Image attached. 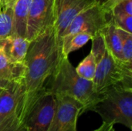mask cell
<instances>
[{"label": "cell", "mask_w": 132, "mask_h": 131, "mask_svg": "<svg viewBox=\"0 0 132 131\" xmlns=\"http://www.w3.org/2000/svg\"><path fill=\"white\" fill-rule=\"evenodd\" d=\"M61 56V46L53 27L31 41L24 60L23 92L16 113L22 123L45 91Z\"/></svg>", "instance_id": "obj_1"}, {"label": "cell", "mask_w": 132, "mask_h": 131, "mask_svg": "<svg viewBox=\"0 0 132 131\" xmlns=\"http://www.w3.org/2000/svg\"><path fill=\"white\" fill-rule=\"evenodd\" d=\"M45 90L54 96L70 97L83 106V113L91 111L101 98L93 82L80 77L68 57L61 56L53 73L46 81Z\"/></svg>", "instance_id": "obj_2"}, {"label": "cell", "mask_w": 132, "mask_h": 131, "mask_svg": "<svg viewBox=\"0 0 132 131\" xmlns=\"http://www.w3.org/2000/svg\"><path fill=\"white\" fill-rule=\"evenodd\" d=\"M91 53L96 63V72L92 80L94 90L102 94L109 87L121 84L132 88V64L121 63L108 51L101 32L92 39Z\"/></svg>", "instance_id": "obj_3"}, {"label": "cell", "mask_w": 132, "mask_h": 131, "mask_svg": "<svg viewBox=\"0 0 132 131\" xmlns=\"http://www.w3.org/2000/svg\"><path fill=\"white\" fill-rule=\"evenodd\" d=\"M101 117L103 123L120 124L132 130V88L118 84L101 94L91 109Z\"/></svg>", "instance_id": "obj_4"}, {"label": "cell", "mask_w": 132, "mask_h": 131, "mask_svg": "<svg viewBox=\"0 0 132 131\" xmlns=\"http://www.w3.org/2000/svg\"><path fill=\"white\" fill-rule=\"evenodd\" d=\"M102 6L96 2L80 12L63 32L60 43L67 41L72 36L79 32H86L93 37L100 33L111 18Z\"/></svg>", "instance_id": "obj_5"}, {"label": "cell", "mask_w": 132, "mask_h": 131, "mask_svg": "<svg viewBox=\"0 0 132 131\" xmlns=\"http://www.w3.org/2000/svg\"><path fill=\"white\" fill-rule=\"evenodd\" d=\"M56 107V97L45 90L36 100L23 121L26 130H48L55 114Z\"/></svg>", "instance_id": "obj_6"}, {"label": "cell", "mask_w": 132, "mask_h": 131, "mask_svg": "<svg viewBox=\"0 0 132 131\" xmlns=\"http://www.w3.org/2000/svg\"><path fill=\"white\" fill-rule=\"evenodd\" d=\"M55 97L56 111L47 131H77V123L82 114V104L70 97Z\"/></svg>", "instance_id": "obj_7"}, {"label": "cell", "mask_w": 132, "mask_h": 131, "mask_svg": "<svg viewBox=\"0 0 132 131\" xmlns=\"http://www.w3.org/2000/svg\"><path fill=\"white\" fill-rule=\"evenodd\" d=\"M54 20L53 0H32L29 9L26 38L32 41L53 27Z\"/></svg>", "instance_id": "obj_8"}, {"label": "cell", "mask_w": 132, "mask_h": 131, "mask_svg": "<svg viewBox=\"0 0 132 131\" xmlns=\"http://www.w3.org/2000/svg\"><path fill=\"white\" fill-rule=\"evenodd\" d=\"M94 3H96L95 0H53V28L59 42L63 32L72 20L80 12Z\"/></svg>", "instance_id": "obj_9"}, {"label": "cell", "mask_w": 132, "mask_h": 131, "mask_svg": "<svg viewBox=\"0 0 132 131\" xmlns=\"http://www.w3.org/2000/svg\"><path fill=\"white\" fill-rule=\"evenodd\" d=\"M22 92V80L12 82L2 90L0 93V124L7 118L17 113Z\"/></svg>", "instance_id": "obj_10"}, {"label": "cell", "mask_w": 132, "mask_h": 131, "mask_svg": "<svg viewBox=\"0 0 132 131\" xmlns=\"http://www.w3.org/2000/svg\"><path fill=\"white\" fill-rule=\"evenodd\" d=\"M30 42L25 37L11 34L0 39V49L10 63L22 65Z\"/></svg>", "instance_id": "obj_11"}, {"label": "cell", "mask_w": 132, "mask_h": 131, "mask_svg": "<svg viewBox=\"0 0 132 131\" xmlns=\"http://www.w3.org/2000/svg\"><path fill=\"white\" fill-rule=\"evenodd\" d=\"M101 34L104 37L106 48L111 55L118 61L128 64H132L126 62L124 59L122 54L121 40L118 32L117 27L114 24L111 17L104 28L101 30Z\"/></svg>", "instance_id": "obj_12"}, {"label": "cell", "mask_w": 132, "mask_h": 131, "mask_svg": "<svg viewBox=\"0 0 132 131\" xmlns=\"http://www.w3.org/2000/svg\"><path fill=\"white\" fill-rule=\"evenodd\" d=\"M32 0H16L12 7V34L26 38L27 21Z\"/></svg>", "instance_id": "obj_13"}, {"label": "cell", "mask_w": 132, "mask_h": 131, "mask_svg": "<svg viewBox=\"0 0 132 131\" xmlns=\"http://www.w3.org/2000/svg\"><path fill=\"white\" fill-rule=\"evenodd\" d=\"M25 73V66L10 63L0 49V83L6 88L10 83L22 81Z\"/></svg>", "instance_id": "obj_14"}, {"label": "cell", "mask_w": 132, "mask_h": 131, "mask_svg": "<svg viewBox=\"0 0 132 131\" xmlns=\"http://www.w3.org/2000/svg\"><path fill=\"white\" fill-rule=\"evenodd\" d=\"M93 36L86 32H79L72 36L67 41L61 44V55L63 57H68L72 52L78 50L85 46Z\"/></svg>", "instance_id": "obj_15"}, {"label": "cell", "mask_w": 132, "mask_h": 131, "mask_svg": "<svg viewBox=\"0 0 132 131\" xmlns=\"http://www.w3.org/2000/svg\"><path fill=\"white\" fill-rule=\"evenodd\" d=\"M96 67V60L90 51L89 54L75 68V70L80 77L92 81L95 76Z\"/></svg>", "instance_id": "obj_16"}, {"label": "cell", "mask_w": 132, "mask_h": 131, "mask_svg": "<svg viewBox=\"0 0 132 131\" xmlns=\"http://www.w3.org/2000/svg\"><path fill=\"white\" fill-rule=\"evenodd\" d=\"M12 8L0 12V39L12 34Z\"/></svg>", "instance_id": "obj_17"}, {"label": "cell", "mask_w": 132, "mask_h": 131, "mask_svg": "<svg viewBox=\"0 0 132 131\" xmlns=\"http://www.w3.org/2000/svg\"><path fill=\"white\" fill-rule=\"evenodd\" d=\"M117 30L121 40L124 59L129 63H132V33L119 28H117Z\"/></svg>", "instance_id": "obj_18"}, {"label": "cell", "mask_w": 132, "mask_h": 131, "mask_svg": "<svg viewBox=\"0 0 132 131\" xmlns=\"http://www.w3.org/2000/svg\"><path fill=\"white\" fill-rule=\"evenodd\" d=\"M0 131H27L23 123L18 118L16 114L7 118L0 124Z\"/></svg>", "instance_id": "obj_19"}, {"label": "cell", "mask_w": 132, "mask_h": 131, "mask_svg": "<svg viewBox=\"0 0 132 131\" xmlns=\"http://www.w3.org/2000/svg\"><path fill=\"white\" fill-rule=\"evenodd\" d=\"M111 19L117 28L132 33V15L119 14L111 15Z\"/></svg>", "instance_id": "obj_20"}, {"label": "cell", "mask_w": 132, "mask_h": 131, "mask_svg": "<svg viewBox=\"0 0 132 131\" xmlns=\"http://www.w3.org/2000/svg\"><path fill=\"white\" fill-rule=\"evenodd\" d=\"M126 14L132 15V0H125L116 5L111 13V15Z\"/></svg>", "instance_id": "obj_21"}, {"label": "cell", "mask_w": 132, "mask_h": 131, "mask_svg": "<svg viewBox=\"0 0 132 131\" xmlns=\"http://www.w3.org/2000/svg\"><path fill=\"white\" fill-rule=\"evenodd\" d=\"M124 1H125V0H108L105 2H104L102 4H100V5L105 10V12L108 15H111V13L112 10L114 9V8L116 5H118L119 3H121V2H122Z\"/></svg>", "instance_id": "obj_22"}, {"label": "cell", "mask_w": 132, "mask_h": 131, "mask_svg": "<svg viewBox=\"0 0 132 131\" xmlns=\"http://www.w3.org/2000/svg\"><path fill=\"white\" fill-rule=\"evenodd\" d=\"M16 0H0V8L1 10L12 8Z\"/></svg>", "instance_id": "obj_23"}, {"label": "cell", "mask_w": 132, "mask_h": 131, "mask_svg": "<svg viewBox=\"0 0 132 131\" xmlns=\"http://www.w3.org/2000/svg\"><path fill=\"white\" fill-rule=\"evenodd\" d=\"M94 131H116L114 127V124H106V123H103L102 125L96 129Z\"/></svg>", "instance_id": "obj_24"}, {"label": "cell", "mask_w": 132, "mask_h": 131, "mask_svg": "<svg viewBox=\"0 0 132 131\" xmlns=\"http://www.w3.org/2000/svg\"><path fill=\"white\" fill-rule=\"evenodd\" d=\"M95 1H96V2H97L99 4H102V3L105 2L106 1H108V0H95Z\"/></svg>", "instance_id": "obj_25"}, {"label": "cell", "mask_w": 132, "mask_h": 131, "mask_svg": "<svg viewBox=\"0 0 132 131\" xmlns=\"http://www.w3.org/2000/svg\"><path fill=\"white\" fill-rule=\"evenodd\" d=\"M0 88H2V89H4V88H3V86H2V85L1 84V83H0Z\"/></svg>", "instance_id": "obj_26"}, {"label": "cell", "mask_w": 132, "mask_h": 131, "mask_svg": "<svg viewBox=\"0 0 132 131\" xmlns=\"http://www.w3.org/2000/svg\"><path fill=\"white\" fill-rule=\"evenodd\" d=\"M3 89H2V88H0V93H1V92H2V90Z\"/></svg>", "instance_id": "obj_27"}, {"label": "cell", "mask_w": 132, "mask_h": 131, "mask_svg": "<svg viewBox=\"0 0 132 131\" xmlns=\"http://www.w3.org/2000/svg\"><path fill=\"white\" fill-rule=\"evenodd\" d=\"M0 12H1V8H0Z\"/></svg>", "instance_id": "obj_28"}]
</instances>
